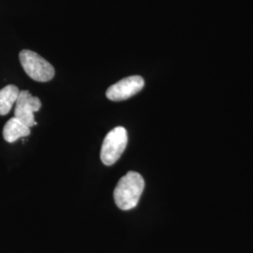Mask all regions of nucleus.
<instances>
[{"mask_svg": "<svg viewBox=\"0 0 253 253\" xmlns=\"http://www.w3.org/2000/svg\"><path fill=\"white\" fill-rule=\"evenodd\" d=\"M145 189L143 176L136 172H128L121 177L114 191V199L121 210H130L135 208Z\"/></svg>", "mask_w": 253, "mask_h": 253, "instance_id": "f257e3e1", "label": "nucleus"}, {"mask_svg": "<svg viewBox=\"0 0 253 253\" xmlns=\"http://www.w3.org/2000/svg\"><path fill=\"white\" fill-rule=\"evenodd\" d=\"M19 59L24 71L34 81L45 83L54 78V67L35 52L23 50Z\"/></svg>", "mask_w": 253, "mask_h": 253, "instance_id": "f03ea898", "label": "nucleus"}, {"mask_svg": "<svg viewBox=\"0 0 253 253\" xmlns=\"http://www.w3.org/2000/svg\"><path fill=\"white\" fill-rule=\"evenodd\" d=\"M127 144V133L123 126L113 128L103 140L100 149V160L106 166L118 162L124 153Z\"/></svg>", "mask_w": 253, "mask_h": 253, "instance_id": "7ed1b4c3", "label": "nucleus"}, {"mask_svg": "<svg viewBox=\"0 0 253 253\" xmlns=\"http://www.w3.org/2000/svg\"><path fill=\"white\" fill-rule=\"evenodd\" d=\"M145 86V80L139 75L128 76L111 85L106 91V97L113 101L126 100L138 94Z\"/></svg>", "mask_w": 253, "mask_h": 253, "instance_id": "20e7f679", "label": "nucleus"}, {"mask_svg": "<svg viewBox=\"0 0 253 253\" xmlns=\"http://www.w3.org/2000/svg\"><path fill=\"white\" fill-rule=\"evenodd\" d=\"M41 107L42 101L38 97L32 96L29 91H20L18 99L15 103L14 118H17L29 127L36 126L34 113L38 112Z\"/></svg>", "mask_w": 253, "mask_h": 253, "instance_id": "39448f33", "label": "nucleus"}, {"mask_svg": "<svg viewBox=\"0 0 253 253\" xmlns=\"http://www.w3.org/2000/svg\"><path fill=\"white\" fill-rule=\"evenodd\" d=\"M30 134V127L24 124L16 118L9 119L3 127V137L8 143H14L20 138H24Z\"/></svg>", "mask_w": 253, "mask_h": 253, "instance_id": "423d86ee", "label": "nucleus"}, {"mask_svg": "<svg viewBox=\"0 0 253 253\" xmlns=\"http://www.w3.org/2000/svg\"><path fill=\"white\" fill-rule=\"evenodd\" d=\"M18 87L9 84L0 90V116L8 115L18 99Z\"/></svg>", "mask_w": 253, "mask_h": 253, "instance_id": "0eeeda50", "label": "nucleus"}]
</instances>
